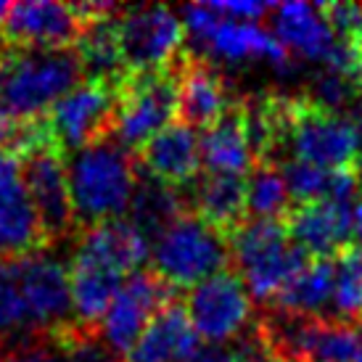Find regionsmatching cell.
Returning a JSON list of instances; mask_svg holds the SVG:
<instances>
[{
  "label": "cell",
  "mask_w": 362,
  "mask_h": 362,
  "mask_svg": "<svg viewBox=\"0 0 362 362\" xmlns=\"http://www.w3.org/2000/svg\"><path fill=\"white\" fill-rule=\"evenodd\" d=\"M82 66L74 48H0V117L21 124L45 117L56 103L80 85Z\"/></svg>",
  "instance_id": "obj_1"
},
{
  "label": "cell",
  "mask_w": 362,
  "mask_h": 362,
  "mask_svg": "<svg viewBox=\"0 0 362 362\" xmlns=\"http://www.w3.org/2000/svg\"><path fill=\"white\" fill-rule=\"evenodd\" d=\"M8 13H11V3H3V0H0V30L6 27V21H8Z\"/></svg>",
  "instance_id": "obj_37"
},
{
  "label": "cell",
  "mask_w": 362,
  "mask_h": 362,
  "mask_svg": "<svg viewBox=\"0 0 362 362\" xmlns=\"http://www.w3.org/2000/svg\"><path fill=\"white\" fill-rule=\"evenodd\" d=\"M182 214H185V199L172 185L151 177L148 172L138 175L130 209H127V220L151 241V246L170 225L180 220Z\"/></svg>",
  "instance_id": "obj_26"
},
{
  "label": "cell",
  "mask_w": 362,
  "mask_h": 362,
  "mask_svg": "<svg viewBox=\"0 0 362 362\" xmlns=\"http://www.w3.org/2000/svg\"><path fill=\"white\" fill-rule=\"evenodd\" d=\"M117 32L130 74L170 69L182 56L185 24L167 6H135L122 11Z\"/></svg>",
  "instance_id": "obj_8"
},
{
  "label": "cell",
  "mask_w": 362,
  "mask_h": 362,
  "mask_svg": "<svg viewBox=\"0 0 362 362\" xmlns=\"http://www.w3.org/2000/svg\"><path fill=\"white\" fill-rule=\"evenodd\" d=\"M185 312L191 317L199 339L209 346L230 341L241 336L252 317V293L243 286L241 275L228 270L211 275L209 281L199 283L185 302Z\"/></svg>",
  "instance_id": "obj_10"
},
{
  "label": "cell",
  "mask_w": 362,
  "mask_h": 362,
  "mask_svg": "<svg viewBox=\"0 0 362 362\" xmlns=\"http://www.w3.org/2000/svg\"><path fill=\"white\" fill-rule=\"evenodd\" d=\"M0 362H6V360H3V346H0Z\"/></svg>",
  "instance_id": "obj_39"
},
{
  "label": "cell",
  "mask_w": 362,
  "mask_h": 362,
  "mask_svg": "<svg viewBox=\"0 0 362 362\" xmlns=\"http://www.w3.org/2000/svg\"><path fill=\"white\" fill-rule=\"evenodd\" d=\"M354 204L322 202L293 204L283 217L286 233L312 259H336L341 249L352 243Z\"/></svg>",
  "instance_id": "obj_14"
},
{
  "label": "cell",
  "mask_w": 362,
  "mask_h": 362,
  "mask_svg": "<svg viewBox=\"0 0 362 362\" xmlns=\"http://www.w3.org/2000/svg\"><path fill=\"white\" fill-rule=\"evenodd\" d=\"M74 53L80 59L85 80L106 82V85L119 88L122 82L130 77L124 56H122L119 32H117L114 16L85 24L74 42Z\"/></svg>",
  "instance_id": "obj_25"
},
{
  "label": "cell",
  "mask_w": 362,
  "mask_h": 362,
  "mask_svg": "<svg viewBox=\"0 0 362 362\" xmlns=\"http://www.w3.org/2000/svg\"><path fill=\"white\" fill-rule=\"evenodd\" d=\"M119 272L109 270L106 264L90 259L85 254L74 252L69 264V286H71V310H74V325L80 331L98 333L109 307L119 293L122 283Z\"/></svg>",
  "instance_id": "obj_20"
},
{
  "label": "cell",
  "mask_w": 362,
  "mask_h": 362,
  "mask_svg": "<svg viewBox=\"0 0 362 362\" xmlns=\"http://www.w3.org/2000/svg\"><path fill=\"white\" fill-rule=\"evenodd\" d=\"M143 172L172 188L193 185L202 175V138L188 124L175 122L141 148Z\"/></svg>",
  "instance_id": "obj_18"
},
{
  "label": "cell",
  "mask_w": 362,
  "mask_h": 362,
  "mask_svg": "<svg viewBox=\"0 0 362 362\" xmlns=\"http://www.w3.org/2000/svg\"><path fill=\"white\" fill-rule=\"evenodd\" d=\"M0 270H3V259H0Z\"/></svg>",
  "instance_id": "obj_40"
},
{
  "label": "cell",
  "mask_w": 362,
  "mask_h": 362,
  "mask_svg": "<svg viewBox=\"0 0 362 362\" xmlns=\"http://www.w3.org/2000/svg\"><path fill=\"white\" fill-rule=\"evenodd\" d=\"M77 252L119 272L122 278H130L151 257V241L130 220H109L85 228Z\"/></svg>",
  "instance_id": "obj_21"
},
{
  "label": "cell",
  "mask_w": 362,
  "mask_h": 362,
  "mask_svg": "<svg viewBox=\"0 0 362 362\" xmlns=\"http://www.w3.org/2000/svg\"><path fill=\"white\" fill-rule=\"evenodd\" d=\"M177 64V61H175ZM130 74L119 85L111 138L124 151H138L177 117V66Z\"/></svg>",
  "instance_id": "obj_6"
},
{
  "label": "cell",
  "mask_w": 362,
  "mask_h": 362,
  "mask_svg": "<svg viewBox=\"0 0 362 362\" xmlns=\"http://www.w3.org/2000/svg\"><path fill=\"white\" fill-rule=\"evenodd\" d=\"M66 167L77 225L93 228L109 220H122V214L130 209L138 182L130 151H124L114 138H106L71 153Z\"/></svg>",
  "instance_id": "obj_2"
},
{
  "label": "cell",
  "mask_w": 362,
  "mask_h": 362,
  "mask_svg": "<svg viewBox=\"0 0 362 362\" xmlns=\"http://www.w3.org/2000/svg\"><path fill=\"white\" fill-rule=\"evenodd\" d=\"M349 45H352L354 59H357V66H360V74H362V30L354 35L352 40H349Z\"/></svg>",
  "instance_id": "obj_36"
},
{
  "label": "cell",
  "mask_w": 362,
  "mask_h": 362,
  "mask_svg": "<svg viewBox=\"0 0 362 362\" xmlns=\"http://www.w3.org/2000/svg\"><path fill=\"white\" fill-rule=\"evenodd\" d=\"M6 362H59L56 360V354L48 352V349H42V346H21L19 352H13Z\"/></svg>",
  "instance_id": "obj_32"
},
{
  "label": "cell",
  "mask_w": 362,
  "mask_h": 362,
  "mask_svg": "<svg viewBox=\"0 0 362 362\" xmlns=\"http://www.w3.org/2000/svg\"><path fill=\"white\" fill-rule=\"evenodd\" d=\"M352 238L357 246H362V199L354 204V214H352Z\"/></svg>",
  "instance_id": "obj_34"
},
{
  "label": "cell",
  "mask_w": 362,
  "mask_h": 362,
  "mask_svg": "<svg viewBox=\"0 0 362 362\" xmlns=\"http://www.w3.org/2000/svg\"><path fill=\"white\" fill-rule=\"evenodd\" d=\"M119 88L106 82L82 80L48 114L45 124L61 153H77L93 143L106 141L114 130Z\"/></svg>",
  "instance_id": "obj_7"
},
{
  "label": "cell",
  "mask_w": 362,
  "mask_h": 362,
  "mask_svg": "<svg viewBox=\"0 0 362 362\" xmlns=\"http://www.w3.org/2000/svg\"><path fill=\"white\" fill-rule=\"evenodd\" d=\"M11 138H13V122H6L3 117H0V156L8 153Z\"/></svg>",
  "instance_id": "obj_33"
},
{
  "label": "cell",
  "mask_w": 362,
  "mask_h": 362,
  "mask_svg": "<svg viewBox=\"0 0 362 362\" xmlns=\"http://www.w3.org/2000/svg\"><path fill=\"white\" fill-rule=\"evenodd\" d=\"M233 270L254 299L275 302L278 293L312 262L288 238L283 220H249L230 238Z\"/></svg>",
  "instance_id": "obj_3"
},
{
  "label": "cell",
  "mask_w": 362,
  "mask_h": 362,
  "mask_svg": "<svg viewBox=\"0 0 362 362\" xmlns=\"http://www.w3.org/2000/svg\"><path fill=\"white\" fill-rule=\"evenodd\" d=\"M8 270L27 304L35 336H56L74 325L69 270L51 254H32L8 262Z\"/></svg>",
  "instance_id": "obj_9"
},
{
  "label": "cell",
  "mask_w": 362,
  "mask_h": 362,
  "mask_svg": "<svg viewBox=\"0 0 362 362\" xmlns=\"http://www.w3.org/2000/svg\"><path fill=\"white\" fill-rule=\"evenodd\" d=\"M202 45L222 61L264 59L281 71L288 69V64H291L286 45L275 35L262 30L259 24H249V21L220 19Z\"/></svg>",
  "instance_id": "obj_23"
},
{
  "label": "cell",
  "mask_w": 362,
  "mask_h": 362,
  "mask_svg": "<svg viewBox=\"0 0 362 362\" xmlns=\"http://www.w3.org/2000/svg\"><path fill=\"white\" fill-rule=\"evenodd\" d=\"M211 8L220 13L222 19H233V21H249V24H257V21L275 11V6L270 3H209Z\"/></svg>",
  "instance_id": "obj_30"
},
{
  "label": "cell",
  "mask_w": 362,
  "mask_h": 362,
  "mask_svg": "<svg viewBox=\"0 0 362 362\" xmlns=\"http://www.w3.org/2000/svg\"><path fill=\"white\" fill-rule=\"evenodd\" d=\"M202 349L185 304L172 302L151 320L122 362H191Z\"/></svg>",
  "instance_id": "obj_19"
},
{
  "label": "cell",
  "mask_w": 362,
  "mask_h": 362,
  "mask_svg": "<svg viewBox=\"0 0 362 362\" xmlns=\"http://www.w3.org/2000/svg\"><path fill=\"white\" fill-rule=\"evenodd\" d=\"M151 259L153 272L172 291H193L211 275L233 267L230 243L204 225L193 211H185L153 241Z\"/></svg>",
  "instance_id": "obj_4"
},
{
  "label": "cell",
  "mask_w": 362,
  "mask_h": 362,
  "mask_svg": "<svg viewBox=\"0 0 362 362\" xmlns=\"http://www.w3.org/2000/svg\"><path fill=\"white\" fill-rule=\"evenodd\" d=\"M360 135L349 117L320 106L315 98H291L288 109V159L304 161L328 172L360 167Z\"/></svg>",
  "instance_id": "obj_5"
},
{
  "label": "cell",
  "mask_w": 362,
  "mask_h": 362,
  "mask_svg": "<svg viewBox=\"0 0 362 362\" xmlns=\"http://www.w3.org/2000/svg\"><path fill=\"white\" fill-rule=\"evenodd\" d=\"M293 206L288 185L275 164H254L246 177V211L254 220H283Z\"/></svg>",
  "instance_id": "obj_28"
},
{
  "label": "cell",
  "mask_w": 362,
  "mask_h": 362,
  "mask_svg": "<svg viewBox=\"0 0 362 362\" xmlns=\"http://www.w3.org/2000/svg\"><path fill=\"white\" fill-rule=\"evenodd\" d=\"M357 172H360V185H362V159H360V167H357Z\"/></svg>",
  "instance_id": "obj_38"
},
{
  "label": "cell",
  "mask_w": 362,
  "mask_h": 362,
  "mask_svg": "<svg viewBox=\"0 0 362 362\" xmlns=\"http://www.w3.org/2000/svg\"><path fill=\"white\" fill-rule=\"evenodd\" d=\"M193 214L220 233L225 241L241 230L249 222L246 211V177L243 175H225V172H206L199 175L191 191Z\"/></svg>",
  "instance_id": "obj_17"
},
{
  "label": "cell",
  "mask_w": 362,
  "mask_h": 362,
  "mask_svg": "<svg viewBox=\"0 0 362 362\" xmlns=\"http://www.w3.org/2000/svg\"><path fill=\"white\" fill-rule=\"evenodd\" d=\"M202 164L206 172L243 175L254 170V153L246 135L243 106L233 103L220 119L202 135Z\"/></svg>",
  "instance_id": "obj_24"
},
{
  "label": "cell",
  "mask_w": 362,
  "mask_h": 362,
  "mask_svg": "<svg viewBox=\"0 0 362 362\" xmlns=\"http://www.w3.org/2000/svg\"><path fill=\"white\" fill-rule=\"evenodd\" d=\"M177 117L191 130H209L233 103L225 82L211 64L199 56L182 53L177 59Z\"/></svg>",
  "instance_id": "obj_16"
},
{
  "label": "cell",
  "mask_w": 362,
  "mask_h": 362,
  "mask_svg": "<svg viewBox=\"0 0 362 362\" xmlns=\"http://www.w3.org/2000/svg\"><path fill=\"white\" fill-rule=\"evenodd\" d=\"M167 304H172L170 286L153 270L135 272L122 283L117 299L98 328V339L111 354L124 357Z\"/></svg>",
  "instance_id": "obj_11"
},
{
  "label": "cell",
  "mask_w": 362,
  "mask_h": 362,
  "mask_svg": "<svg viewBox=\"0 0 362 362\" xmlns=\"http://www.w3.org/2000/svg\"><path fill=\"white\" fill-rule=\"evenodd\" d=\"M349 119H352L354 130H357V135H360V141H362V93L357 95V101L352 103V114H349Z\"/></svg>",
  "instance_id": "obj_35"
},
{
  "label": "cell",
  "mask_w": 362,
  "mask_h": 362,
  "mask_svg": "<svg viewBox=\"0 0 362 362\" xmlns=\"http://www.w3.org/2000/svg\"><path fill=\"white\" fill-rule=\"evenodd\" d=\"M82 32V21L71 6L53 0H27L11 6L8 21L3 27L6 45L13 48H40V51H66Z\"/></svg>",
  "instance_id": "obj_15"
},
{
  "label": "cell",
  "mask_w": 362,
  "mask_h": 362,
  "mask_svg": "<svg viewBox=\"0 0 362 362\" xmlns=\"http://www.w3.org/2000/svg\"><path fill=\"white\" fill-rule=\"evenodd\" d=\"M21 167H24V180L48 241L53 243L66 238L77 228V217L71 206L69 167L64 153L56 146H45L21 156Z\"/></svg>",
  "instance_id": "obj_13"
},
{
  "label": "cell",
  "mask_w": 362,
  "mask_h": 362,
  "mask_svg": "<svg viewBox=\"0 0 362 362\" xmlns=\"http://www.w3.org/2000/svg\"><path fill=\"white\" fill-rule=\"evenodd\" d=\"M51 246L30 196L21 159L0 156V259L16 262Z\"/></svg>",
  "instance_id": "obj_12"
},
{
  "label": "cell",
  "mask_w": 362,
  "mask_h": 362,
  "mask_svg": "<svg viewBox=\"0 0 362 362\" xmlns=\"http://www.w3.org/2000/svg\"><path fill=\"white\" fill-rule=\"evenodd\" d=\"M336 291V259H312L275 299V307L293 315L317 317L333 302Z\"/></svg>",
  "instance_id": "obj_27"
},
{
  "label": "cell",
  "mask_w": 362,
  "mask_h": 362,
  "mask_svg": "<svg viewBox=\"0 0 362 362\" xmlns=\"http://www.w3.org/2000/svg\"><path fill=\"white\" fill-rule=\"evenodd\" d=\"M336 320L357 325L362 320V246L349 243L336 257V291H333Z\"/></svg>",
  "instance_id": "obj_29"
},
{
  "label": "cell",
  "mask_w": 362,
  "mask_h": 362,
  "mask_svg": "<svg viewBox=\"0 0 362 362\" xmlns=\"http://www.w3.org/2000/svg\"><path fill=\"white\" fill-rule=\"evenodd\" d=\"M272 27H275V37L296 51L304 59L322 61L328 64L333 51L339 48V37L331 30V24L325 21L320 6H310V3H281L272 11Z\"/></svg>",
  "instance_id": "obj_22"
},
{
  "label": "cell",
  "mask_w": 362,
  "mask_h": 362,
  "mask_svg": "<svg viewBox=\"0 0 362 362\" xmlns=\"http://www.w3.org/2000/svg\"><path fill=\"white\" fill-rule=\"evenodd\" d=\"M191 362H243V360L238 357V352L225 349V346H202L199 354Z\"/></svg>",
  "instance_id": "obj_31"
}]
</instances>
